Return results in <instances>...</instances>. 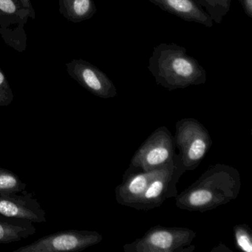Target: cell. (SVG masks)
<instances>
[{"mask_svg": "<svg viewBox=\"0 0 252 252\" xmlns=\"http://www.w3.org/2000/svg\"><path fill=\"white\" fill-rule=\"evenodd\" d=\"M103 236L95 231L70 229L59 231L22 246L14 252H78L101 243Z\"/></svg>", "mask_w": 252, "mask_h": 252, "instance_id": "cell-7", "label": "cell"}, {"mask_svg": "<svg viewBox=\"0 0 252 252\" xmlns=\"http://www.w3.org/2000/svg\"><path fill=\"white\" fill-rule=\"evenodd\" d=\"M181 166L185 172L194 170L212 145L210 134L197 119L184 118L175 125L173 137Z\"/></svg>", "mask_w": 252, "mask_h": 252, "instance_id": "cell-3", "label": "cell"}, {"mask_svg": "<svg viewBox=\"0 0 252 252\" xmlns=\"http://www.w3.org/2000/svg\"><path fill=\"white\" fill-rule=\"evenodd\" d=\"M36 14L31 0H0V35L5 43L16 51L26 49L25 26Z\"/></svg>", "mask_w": 252, "mask_h": 252, "instance_id": "cell-6", "label": "cell"}, {"mask_svg": "<svg viewBox=\"0 0 252 252\" xmlns=\"http://www.w3.org/2000/svg\"><path fill=\"white\" fill-rule=\"evenodd\" d=\"M184 172L176 153L172 163L158 169L134 209L150 211L161 206L167 199L176 197L177 184Z\"/></svg>", "mask_w": 252, "mask_h": 252, "instance_id": "cell-8", "label": "cell"}, {"mask_svg": "<svg viewBox=\"0 0 252 252\" xmlns=\"http://www.w3.org/2000/svg\"><path fill=\"white\" fill-rule=\"evenodd\" d=\"M239 2L241 4L245 14L252 19V0H239Z\"/></svg>", "mask_w": 252, "mask_h": 252, "instance_id": "cell-19", "label": "cell"}, {"mask_svg": "<svg viewBox=\"0 0 252 252\" xmlns=\"http://www.w3.org/2000/svg\"><path fill=\"white\" fill-rule=\"evenodd\" d=\"M160 9L176 16L184 21L213 26V21L199 5L197 0H149Z\"/></svg>", "mask_w": 252, "mask_h": 252, "instance_id": "cell-12", "label": "cell"}, {"mask_svg": "<svg viewBox=\"0 0 252 252\" xmlns=\"http://www.w3.org/2000/svg\"><path fill=\"white\" fill-rule=\"evenodd\" d=\"M149 70L156 83L168 91L198 86L206 82V71L187 48L175 43L155 47L149 60Z\"/></svg>", "mask_w": 252, "mask_h": 252, "instance_id": "cell-2", "label": "cell"}, {"mask_svg": "<svg viewBox=\"0 0 252 252\" xmlns=\"http://www.w3.org/2000/svg\"><path fill=\"white\" fill-rule=\"evenodd\" d=\"M212 252H232V251L231 249H228V248L226 247V246L224 244H222V243H220L219 245L216 246V247L213 248L212 249Z\"/></svg>", "mask_w": 252, "mask_h": 252, "instance_id": "cell-20", "label": "cell"}, {"mask_svg": "<svg viewBox=\"0 0 252 252\" xmlns=\"http://www.w3.org/2000/svg\"><path fill=\"white\" fill-rule=\"evenodd\" d=\"M202 8H205L206 14L217 24L222 23L223 17L229 12L231 0H197Z\"/></svg>", "mask_w": 252, "mask_h": 252, "instance_id": "cell-15", "label": "cell"}, {"mask_svg": "<svg viewBox=\"0 0 252 252\" xmlns=\"http://www.w3.org/2000/svg\"><path fill=\"white\" fill-rule=\"evenodd\" d=\"M157 170L125 172L122 184L118 185L115 189L118 203L134 209Z\"/></svg>", "mask_w": 252, "mask_h": 252, "instance_id": "cell-11", "label": "cell"}, {"mask_svg": "<svg viewBox=\"0 0 252 252\" xmlns=\"http://www.w3.org/2000/svg\"><path fill=\"white\" fill-rule=\"evenodd\" d=\"M26 184L14 172L0 168V193L20 194L26 191Z\"/></svg>", "mask_w": 252, "mask_h": 252, "instance_id": "cell-16", "label": "cell"}, {"mask_svg": "<svg viewBox=\"0 0 252 252\" xmlns=\"http://www.w3.org/2000/svg\"><path fill=\"white\" fill-rule=\"evenodd\" d=\"M14 101V94L9 82L0 69V107H7Z\"/></svg>", "mask_w": 252, "mask_h": 252, "instance_id": "cell-18", "label": "cell"}, {"mask_svg": "<svg viewBox=\"0 0 252 252\" xmlns=\"http://www.w3.org/2000/svg\"><path fill=\"white\" fill-rule=\"evenodd\" d=\"M236 247L243 252H252V232L247 224H237L233 228Z\"/></svg>", "mask_w": 252, "mask_h": 252, "instance_id": "cell-17", "label": "cell"}, {"mask_svg": "<svg viewBox=\"0 0 252 252\" xmlns=\"http://www.w3.org/2000/svg\"><path fill=\"white\" fill-rule=\"evenodd\" d=\"M175 142L165 126L157 128L135 152L126 172H150L166 166L175 158Z\"/></svg>", "mask_w": 252, "mask_h": 252, "instance_id": "cell-5", "label": "cell"}, {"mask_svg": "<svg viewBox=\"0 0 252 252\" xmlns=\"http://www.w3.org/2000/svg\"><path fill=\"white\" fill-rule=\"evenodd\" d=\"M59 5L60 14L72 23L90 20L97 11L94 0H59Z\"/></svg>", "mask_w": 252, "mask_h": 252, "instance_id": "cell-14", "label": "cell"}, {"mask_svg": "<svg viewBox=\"0 0 252 252\" xmlns=\"http://www.w3.org/2000/svg\"><path fill=\"white\" fill-rule=\"evenodd\" d=\"M33 222L21 218L0 215V244L19 242L36 233Z\"/></svg>", "mask_w": 252, "mask_h": 252, "instance_id": "cell-13", "label": "cell"}, {"mask_svg": "<svg viewBox=\"0 0 252 252\" xmlns=\"http://www.w3.org/2000/svg\"><path fill=\"white\" fill-rule=\"evenodd\" d=\"M0 215L28 220L32 222H46V212L40 203L27 191L21 193H0Z\"/></svg>", "mask_w": 252, "mask_h": 252, "instance_id": "cell-10", "label": "cell"}, {"mask_svg": "<svg viewBox=\"0 0 252 252\" xmlns=\"http://www.w3.org/2000/svg\"><path fill=\"white\" fill-rule=\"evenodd\" d=\"M241 176L236 168L215 163L191 186L175 197V205L182 210L205 212L235 200L241 189Z\"/></svg>", "mask_w": 252, "mask_h": 252, "instance_id": "cell-1", "label": "cell"}, {"mask_svg": "<svg viewBox=\"0 0 252 252\" xmlns=\"http://www.w3.org/2000/svg\"><path fill=\"white\" fill-rule=\"evenodd\" d=\"M197 234L189 228L166 227L150 228L142 237L123 246L125 252H192L191 246Z\"/></svg>", "mask_w": 252, "mask_h": 252, "instance_id": "cell-4", "label": "cell"}, {"mask_svg": "<svg viewBox=\"0 0 252 252\" xmlns=\"http://www.w3.org/2000/svg\"><path fill=\"white\" fill-rule=\"evenodd\" d=\"M66 69L82 88L99 98L108 99L117 95V89L111 79L96 66L78 59L66 63Z\"/></svg>", "mask_w": 252, "mask_h": 252, "instance_id": "cell-9", "label": "cell"}]
</instances>
